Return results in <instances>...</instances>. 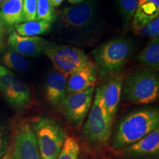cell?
I'll use <instances>...</instances> for the list:
<instances>
[{"label": "cell", "instance_id": "1", "mask_svg": "<svg viewBox=\"0 0 159 159\" xmlns=\"http://www.w3.org/2000/svg\"><path fill=\"white\" fill-rule=\"evenodd\" d=\"M55 22V34L61 41L76 45L92 43L101 28L97 2L86 0L66 7L57 16Z\"/></svg>", "mask_w": 159, "mask_h": 159}, {"label": "cell", "instance_id": "2", "mask_svg": "<svg viewBox=\"0 0 159 159\" xmlns=\"http://www.w3.org/2000/svg\"><path fill=\"white\" fill-rule=\"evenodd\" d=\"M159 126V111L146 108L132 111L123 117L111 142V148L121 150L144 138Z\"/></svg>", "mask_w": 159, "mask_h": 159}, {"label": "cell", "instance_id": "3", "mask_svg": "<svg viewBox=\"0 0 159 159\" xmlns=\"http://www.w3.org/2000/svg\"><path fill=\"white\" fill-rule=\"evenodd\" d=\"M125 100L136 105H147L158 99L159 78L156 71L149 68L136 69L125 76L122 85Z\"/></svg>", "mask_w": 159, "mask_h": 159}, {"label": "cell", "instance_id": "4", "mask_svg": "<svg viewBox=\"0 0 159 159\" xmlns=\"http://www.w3.org/2000/svg\"><path fill=\"white\" fill-rule=\"evenodd\" d=\"M134 45L125 38H116L97 47L92 52L94 63L102 77L120 70L134 53Z\"/></svg>", "mask_w": 159, "mask_h": 159}, {"label": "cell", "instance_id": "5", "mask_svg": "<svg viewBox=\"0 0 159 159\" xmlns=\"http://www.w3.org/2000/svg\"><path fill=\"white\" fill-rule=\"evenodd\" d=\"M43 53L49 57L56 71L67 77L92 61L79 47L48 41L43 46Z\"/></svg>", "mask_w": 159, "mask_h": 159}, {"label": "cell", "instance_id": "6", "mask_svg": "<svg viewBox=\"0 0 159 159\" xmlns=\"http://www.w3.org/2000/svg\"><path fill=\"white\" fill-rule=\"evenodd\" d=\"M31 125L37 139L41 159H57L66 136L62 127L47 116L39 117Z\"/></svg>", "mask_w": 159, "mask_h": 159}, {"label": "cell", "instance_id": "7", "mask_svg": "<svg viewBox=\"0 0 159 159\" xmlns=\"http://www.w3.org/2000/svg\"><path fill=\"white\" fill-rule=\"evenodd\" d=\"M86 118L83 128V136L91 144H106L111 138L114 121L109 118L103 108L99 88L94 92L92 104Z\"/></svg>", "mask_w": 159, "mask_h": 159}, {"label": "cell", "instance_id": "8", "mask_svg": "<svg viewBox=\"0 0 159 159\" xmlns=\"http://www.w3.org/2000/svg\"><path fill=\"white\" fill-rule=\"evenodd\" d=\"M0 91L12 108L22 110L30 102V91L25 83L3 66L0 65Z\"/></svg>", "mask_w": 159, "mask_h": 159}, {"label": "cell", "instance_id": "9", "mask_svg": "<svg viewBox=\"0 0 159 159\" xmlns=\"http://www.w3.org/2000/svg\"><path fill=\"white\" fill-rule=\"evenodd\" d=\"M95 86L81 92L67 94L61 108L66 120L75 128L82 126L87 117L94 98Z\"/></svg>", "mask_w": 159, "mask_h": 159}, {"label": "cell", "instance_id": "10", "mask_svg": "<svg viewBox=\"0 0 159 159\" xmlns=\"http://www.w3.org/2000/svg\"><path fill=\"white\" fill-rule=\"evenodd\" d=\"M10 148L13 159H41L36 136L29 122L18 127Z\"/></svg>", "mask_w": 159, "mask_h": 159}, {"label": "cell", "instance_id": "11", "mask_svg": "<svg viewBox=\"0 0 159 159\" xmlns=\"http://www.w3.org/2000/svg\"><path fill=\"white\" fill-rule=\"evenodd\" d=\"M125 76V75H111L102 86L98 87L103 108L108 116L113 121L119 106Z\"/></svg>", "mask_w": 159, "mask_h": 159}, {"label": "cell", "instance_id": "12", "mask_svg": "<svg viewBox=\"0 0 159 159\" xmlns=\"http://www.w3.org/2000/svg\"><path fill=\"white\" fill-rule=\"evenodd\" d=\"M121 150L126 158H156L159 153V128L155 129L144 138Z\"/></svg>", "mask_w": 159, "mask_h": 159}, {"label": "cell", "instance_id": "13", "mask_svg": "<svg viewBox=\"0 0 159 159\" xmlns=\"http://www.w3.org/2000/svg\"><path fill=\"white\" fill-rule=\"evenodd\" d=\"M47 40L39 36L25 37L12 30L7 39V45L11 50L24 57H39L43 54Z\"/></svg>", "mask_w": 159, "mask_h": 159}, {"label": "cell", "instance_id": "14", "mask_svg": "<svg viewBox=\"0 0 159 159\" xmlns=\"http://www.w3.org/2000/svg\"><path fill=\"white\" fill-rule=\"evenodd\" d=\"M99 75V73L96 65L94 61H91L85 66L67 77L66 94L81 92L94 87Z\"/></svg>", "mask_w": 159, "mask_h": 159}, {"label": "cell", "instance_id": "15", "mask_svg": "<svg viewBox=\"0 0 159 159\" xmlns=\"http://www.w3.org/2000/svg\"><path fill=\"white\" fill-rule=\"evenodd\" d=\"M67 77L53 71L47 75L44 82V95L48 103L55 108H61L66 96Z\"/></svg>", "mask_w": 159, "mask_h": 159}, {"label": "cell", "instance_id": "16", "mask_svg": "<svg viewBox=\"0 0 159 159\" xmlns=\"http://www.w3.org/2000/svg\"><path fill=\"white\" fill-rule=\"evenodd\" d=\"M159 16V2H138L136 11L131 21V29L136 32Z\"/></svg>", "mask_w": 159, "mask_h": 159}, {"label": "cell", "instance_id": "17", "mask_svg": "<svg viewBox=\"0 0 159 159\" xmlns=\"http://www.w3.org/2000/svg\"><path fill=\"white\" fill-rule=\"evenodd\" d=\"M0 21L4 27H9L25 22L23 0H7L0 8Z\"/></svg>", "mask_w": 159, "mask_h": 159}, {"label": "cell", "instance_id": "18", "mask_svg": "<svg viewBox=\"0 0 159 159\" xmlns=\"http://www.w3.org/2000/svg\"><path fill=\"white\" fill-rule=\"evenodd\" d=\"M136 61L146 68L158 70L159 68V39H152L142 52L137 55Z\"/></svg>", "mask_w": 159, "mask_h": 159}, {"label": "cell", "instance_id": "19", "mask_svg": "<svg viewBox=\"0 0 159 159\" xmlns=\"http://www.w3.org/2000/svg\"><path fill=\"white\" fill-rule=\"evenodd\" d=\"M16 32L21 36L33 37L46 34L52 28V24L46 21H30L14 26Z\"/></svg>", "mask_w": 159, "mask_h": 159}, {"label": "cell", "instance_id": "20", "mask_svg": "<svg viewBox=\"0 0 159 159\" xmlns=\"http://www.w3.org/2000/svg\"><path fill=\"white\" fill-rule=\"evenodd\" d=\"M3 66L16 71H25L29 66L27 60L13 50H7L2 56Z\"/></svg>", "mask_w": 159, "mask_h": 159}, {"label": "cell", "instance_id": "21", "mask_svg": "<svg viewBox=\"0 0 159 159\" xmlns=\"http://www.w3.org/2000/svg\"><path fill=\"white\" fill-rule=\"evenodd\" d=\"M57 19V15L54 7L49 0H37L36 20L46 21L53 24Z\"/></svg>", "mask_w": 159, "mask_h": 159}, {"label": "cell", "instance_id": "22", "mask_svg": "<svg viewBox=\"0 0 159 159\" xmlns=\"http://www.w3.org/2000/svg\"><path fill=\"white\" fill-rule=\"evenodd\" d=\"M139 0H116L117 7L122 18L123 23L128 26L131 23L136 11Z\"/></svg>", "mask_w": 159, "mask_h": 159}, {"label": "cell", "instance_id": "23", "mask_svg": "<svg viewBox=\"0 0 159 159\" xmlns=\"http://www.w3.org/2000/svg\"><path fill=\"white\" fill-rule=\"evenodd\" d=\"M79 154L80 146L77 141L74 137L66 136L57 159H78Z\"/></svg>", "mask_w": 159, "mask_h": 159}, {"label": "cell", "instance_id": "24", "mask_svg": "<svg viewBox=\"0 0 159 159\" xmlns=\"http://www.w3.org/2000/svg\"><path fill=\"white\" fill-rule=\"evenodd\" d=\"M136 35L150 38V39H156L159 36V16L152 21L147 24L142 28L134 32Z\"/></svg>", "mask_w": 159, "mask_h": 159}, {"label": "cell", "instance_id": "25", "mask_svg": "<svg viewBox=\"0 0 159 159\" xmlns=\"http://www.w3.org/2000/svg\"><path fill=\"white\" fill-rule=\"evenodd\" d=\"M37 0H23V13L25 22L36 20Z\"/></svg>", "mask_w": 159, "mask_h": 159}, {"label": "cell", "instance_id": "26", "mask_svg": "<svg viewBox=\"0 0 159 159\" xmlns=\"http://www.w3.org/2000/svg\"><path fill=\"white\" fill-rule=\"evenodd\" d=\"M11 135L8 128L0 122V158L5 156L9 149Z\"/></svg>", "mask_w": 159, "mask_h": 159}, {"label": "cell", "instance_id": "27", "mask_svg": "<svg viewBox=\"0 0 159 159\" xmlns=\"http://www.w3.org/2000/svg\"><path fill=\"white\" fill-rule=\"evenodd\" d=\"M52 4V5L53 6V7H58L59 5H61V3L63 2V0H49Z\"/></svg>", "mask_w": 159, "mask_h": 159}, {"label": "cell", "instance_id": "28", "mask_svg": "<svg viewBox=\"0 0 159 159\" xmlns=\"http://www.w3.org/2000/svg\"><path fill=\"white\" fill-rule=\"evenodd\" d=\"M0 159H13V156H12V154H11V148L8 149V150L7 151V152L5 154V156H4L3 157H2Z\"/></svg>", "mask_w": 159, "mask_h": 159}, {"label": "cell", "instance_id": "29", "mask_svg": "<svg viewBox=\"0 0 159 159\" xmlns=\"http://www.w3.org/2000/svg\"><path fill=\"white\" fill-rule=\"evenodd\" d=\"M4 28H5V27H4L3 25L1 22V21H0V44H1L2 40V38H3Z\"/></svg>", "mask_w": 159, "mask_h": 159}, {"label": "cell", "instance_id": "30", "mask_svg": "<svg viewBox=\"0 0 159 159\" xmlns=\"http://www.w3.org/2000/svg\"><path fill=\"white\" fill-rule=\"evenodd\" d=\"M69 2L72 4V5H77V4L82 3L83 2L86 1V0H68Z\"/></svg>", "mask_w": 159, "mask_h": 159}, {"label": "cell", "instance_id": "31", "mask_svg": "<svg viewBox=\"0 0 159 159\" xmlns=\"http://www.w3.org/2000/svg\"><path fill=\"white\" fill-rule=\"evenodd\" d=\"M6 1H7V0H0V8L2 7V5L5 3Z\"/></svg>", "mask_w": 159, "mask_h": 159}]
</instances>
